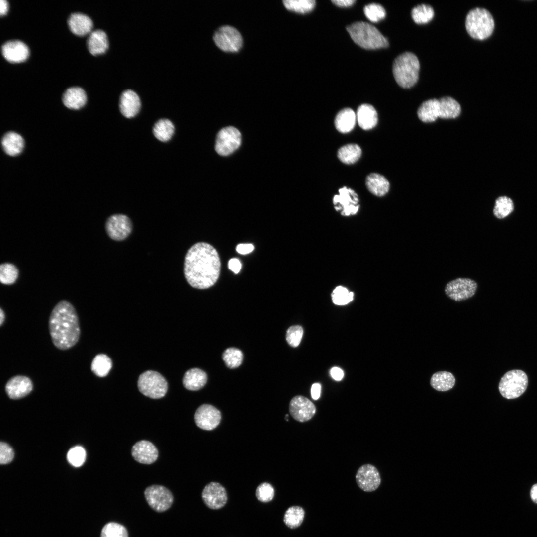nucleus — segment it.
I'll use <instances>...</instances> for the list:
<instances>
[{"mask_svg":"<svg viewBox=\"0 0 537 537\" xmlns=\"http://www.w3.org/2000/svg\"><path fill=\"white\" fill-rule=\"evenodd\" d=\"M213 39L216 46L225 52H238L243 45V39L240 32L229 25L219 27L215 32Z\"/></svg>","mask_w":537,"mask_h":537,"instance_id":"10","label":"nucleus"},{"mask_svg":"<svg viewBox=\"0 0 537 537\" xmlns=\"http://www.w3.org/2000/svg\"><path fill=\"white\" fill-rule=\"evenodd\" d=\"M289 412L296 421L304 422L310 420L316 412L315 405L307 398L297 395L289 403Z\"/></svg>","mask_w":537,"mask_h":537,"instance_id":"17","label":"nucleus"},{"mask_svg":"<svg viewBox=\"0 0 537 537\" xmlns=\"http://www.w3.org/2000/svg\"><path fill=\"white\" fill-rule=\"evenodd\" d=\"M419 70L420 63L418 58L410 52H405L398 56L392 66L396 82L400 87L406 89L412 87L417 83Z\"/></svg>","mask_w":537,"mask_h":537,"instance_id":"5","label":"nucleus"},{"mask_svg":"<svg viewBox=\"0 0 537 537\" xmlns=\"http://www.w3.org/2000/svg\"><path fill=\"white\" fill-rule=\"evenodd\" d=\"M283 3L287 9L301 14L311 11L316 4L314 0H285Z\"/></svg>","mask_w":537,"mask_h":537,"instance_id":"38","label":"nucleus"},{"mask_svg":"<svg viewBox=\"0 0 537 537\" xmlns=\"http://www.w3.org/2000/svg\"><path fill=\"white\" fill-rule=\"evenodd\" d=\"M5 389L10 398L18 399L25 397L32 391L33 383L26 376L16 375L7 381Z\"/></svg>","mask_w":537,"mask_h":537,"instance_id":"19","label":"nucleus"},{"mask_svg":"<svg viewBox=\"0 0 537 537\" xmlns=\"http://www.w3.org/2000/svg\"><path fill=\"white\" fill-rule=\"evenodd\" d=\"M356 480L358 486L365 492L376 490L381 483V477L377 469L373 465L366 464L357 470Z\"/></svg>","mask_w":537,"mask_h":537,"instance_id":"15","label":"nucleus"},{"mask_svg":"<svg viewBox=\"0 0 537 537\" xmlns=\"http://www.w3.org/2000/svg\"><path fill=\"white\" fill-rule=\"evenodd\" d=\"M332 377L336 381L341 380L344 376L343 371L339 367H333L330 370Z\"/></svg>","mask_w":537,"mask_h":537,"instance_id":"50","label":"nucleus"},{"mask_svg":"<svg viewBox=\"0 0 537 537\" xmlns=\"http://www.w3.org/2000/svg\"><path fill=\"white\" fill-rule=\"evenodd\" d=\"M14 457L12 448L7 444L1 442L0 444V463L6 464L10 463Z\"/></svg>","mask_w":537,"mask_h":537,"instance_id":"47","label":"nucleus"},{"mask_svg":"<svg viewBox=\"0 0 537 537\" xmlns=\"http://www.w3.org/2000/svg\"><path fill=\"white\" fill-rule=\"evenodd\" d=\"M1 53L7 61L18 63L26 60L29 55V50L23 42L14 40L8 41L3 44Z\"/></svg>","mask_w":537,"mask_h":537,"instance_id":"20","label":"nucleus"},{"mask_svg":"<svg viewBox=\"0 0 537 537\" xmlns=\"http://www.w3.org/2000/svg\"><path fill=\"white\" fill-rule=\"evenodd\" d=\"M321 385L318 383L313 384L311 386V394L314 400L319 399L321 393Z\"/></svg>","mask_w":537,"mask_h":537,"instance_id":"51","label":"nucleus"},{"mask_svg":"<svg viewBox=\"0 0 537 537\" xmlns=\"http://www.w3.org/2000/svg\"><path fill=\"white\" fill-rule=\"evenodd\" d=\"M477 289V282L469 278H457L448 282L445 288L446 295L450 299L459 302L472 297Z\"/></svg>","mask_w":537,"mask_h":537,"instance_id":"9","label":"nucleus"},{"mask_svg":"<svg viewBox=\"0 0 537 537\" xmlns=\"http://www.w3.org/2000/svg\"><path fill=\"white\" fill-rule=\"evenodd\" d=\"M202 498L206 505L212 509H219L226 504L227 495L225 488L218 482L207 484L202 493Z\"/></svg>","mask_w":537,"mask_h":537,"instance_id":"18","label":"nucleus"},{"mask_svg":"<svg viewBox=\"0 0 537 537\" xmlns=\"http://www.w3.org/2000/svg\"><path fill=\"white\" fill-rule=\"evenodd\" d=\"M87 99V95L84 90L78 87L68 89L62 97L64 105L71 109H80L85 105Z\"/></svg>","mask_w":537,"mask_h":537,"instance_id":"25","label":"nucleus"},{"mask_svg":"<svg viewBox=\"0 0 537 537\" xmlns=\"http://www.w3.org/2000/svg\"><path fill=\"white\" fill-rule=\"evenodd\" d=\"M220 267V260L216 250L209 244L199 242L191 247L186 254L184 275L192 287L205 289L216 282Z\"/></svg>","mask_w":537,"mask_h":537,"instance_id":"1","label":"nucleus"},{"mask_svg":"<svg viewBox=\"0 0 537 537\" xmlns=\"http://www.w3.org/2000/svg\"><path fill=\"white\" fill-rule=\"evenodd\" d=\"M335 5L340 7H349L352 5L355 0H333L331 1Z\"/></svg>","mask_w":537,"mask_h":537,"instance_id":"52","label":"nucleus"},{"mask_svg":"<svg viewBox=\"0 0 537 537\" xmlns=\"http://www.w3.org/2000/svg\"><path fill=\"white\" fill-rule=\"evenodd\" d=\"M361 150L356 144H349L341 147L337 156L340 160L346 164H351L357 162L360 157Z\"/></svg>","mask_w":537,"mask_h":537,"instance_id":"33","label":"nucleus"},{"mask_svg":"<svg viewBox=\"0 0 537 537\" xmlns=\"http://www.w3.org/2000/svg\"><path fill=\"white\" fill-rule=\"evenodd\" d=\"M119 106L121 114L127 118H131L135 117L139 112L141 102L135 91L132 90H126L121 94Z\"/></svg>","mask_w":537,"mask_h":537,"instance_id":"22","label":"nucleus"},{"mask_svg":"<svg viewBox=\"0 0 537 537\" xmlns=\"http://www.w3.org/2000/svg\"><path fill=\"white\" fill-rule=\"evenodd\" d=\"M332 299L336 305H342L348 304L353 300L354 293L343 286L336 287L332 293Z\"/></svg>","mask_w":537,"mask_h":537,"instance_id":"43","label":"nucleus"},{"mask_svg":"<svg viewBox=\"0 0 537 537\" xmlns=\"http://www.w3.org/2000/svg\"><path fill=\"white\" fill-rule=\"evenodd\" d=\"M411 14L413 21L416 23L426 24L434 17V11L430 5L422 4L413 8Z\"/></svg>","mask_w":537,"mask_h":537,"instance_id":"37","label":"nucleus"},{"mask_svg":"<svg viewBox=\"0 0 537 537\" xmlns=\"http://www.w3.org/2000/svg\"><path fill=\"white\" fill-rule=\"evenodd\" d=\"M89 52L96 56L104 53L107 51L109 42L106 33L100 29L92 31L89 36L87 42Z\"/></svg>","mask_w":537,"mask_h":537,"instance_id":"24","label":"nucleus"},{"mask_svg":"<svg viewBox=\"0 0 537 537\" xmlns=\"http://www.w3.org/2000/svg\"><path fill=\"white\" fill-rule=\"evenodd\" d=\"M465 27L467 33L472 38L484 40L492 34L494 21L492 15L487 10L475 8L467 13Z\"/></svg>","mask_w":537,"mask_h":537,"instance_id":"6","label":"nucleus"},{"mask_svg":"<svg viewBox=\"0 0 537 537\" xmlns=\"http://www.w3.org/2000/svg\"><path fill=\"white\" fill-rule=\"evenodd\" d=\"M241 143V134L239 130L232 126L226 127L217 135L215 150L220 155L228 156L236 150Z\"/></svg>","mask_w":537,"mask_h":537,"instance_id":"11","label":"nucleus"},{"mask_svg":"<svg viewBox=\"0 0 537 537\" xmlns=\"http://www.w3.org/2000/svg\"><path fill=\"white\" fill-rule=\"evenodd\" d=\"M137 385L141 393L153 399L164 397L168 389L167 382L164 377L159 373L152 370L141 374Z\"/></svg>","mask_w":537,"mask_h":537,"instance_id":"8","label":"nucleus"},{"mask_svg":"<svg viewBox=\"0 0 537 537\" xmlns=\"http://www.w3.org/2000/svg\"><path fill=\"white\" fill-rule=\"evenodd\" d=\"M356 117L355 113L351 108H346L341 110L335 118L336 129L343 133L350 132L355 125Z\"/></svg>","mask_w":537,"mask_h":537,"instance_id":"30","label":"nucleus"},{"mask_svg":"<svg viewBox=\"0 0 537 537\" xmlns=\"http://www.w3.org/2000/svg\"><path fill=\"white\" fill-rule=\"evenodd\" d=\"M100 537H128L126 529L115 522L106 524L102 528Z\"/></svg>","mask_w":537,"mask_h":537,"instance_id":"42","label":"nucleus"},{"mask_svg":"<svg viewBox=\"0 0 537 537\" xmlns=\"http://www.w3.org/2000/svg\"><path fill=\"white\" fill-rule=\"evenodd\" d=\"M221 419L220 411L210 404H203L196 410L194 420L196 425L205 430H212L217 427Z\"/></svg>","mask_w":537,"mask_h":537,"instance_id":"16","label":"nucleus"},{"mask_svg":"<svg viewBox=\"0 0 537 537\" xmlns=\"http://www.w3.org/2000/svg\"><path fill=\"white\" fill-rule=\"evenodd\" d=\"M8 3L6 0L0 1V14L1 16L6 14L8 11Z\"/></svg>","mask_w":537,"mask_h":537,"instance_id":"53","label":"nucleus"},{"mask_svg":"<svg viewBox=\"0 0 537 537\" xmlns=\"http://www.w3.org/2000/svg\"><path fill=\"white\" fill-rule=\"evenodd\" d=\"M5 320V313L2 308L0 309V325L1 326Z\"/></svg>","mask_w":537,"mask_h":537,"instance_id":"55","label":"nucleus"},{"mask_svg":"<svg viewBox=\"0 0 537 537\" xmlns=\"http://www.w3.org/2000/svg\"><path fill=\"white\" fill-rule=\"evenodd\" d=\"M356 117L359 126L365 130L374 127L378 121L376 110L368 104H362L358 107Z\"/></svg>","mask_w":537,"mask_h":537,"instance_id":"26","label":"nucleus"},{"mask_svg":"<svg viewBox=\"0 0 537 537\" xmlns=\"http://www.w3.org/2000/svg\"><path fill=\"white\" fill-rule=\"evenodd\" d=\"M112 367V361L107 355L103 354L97 355L91 364V370L95 375L99 377L106 376Z\"/></svg>","mask_w":537,"mask_h":537,"instance_id":"34","label":"nucleus"},{"mask_svg":"<svg viewBox=\"0 0 537 537\" xmlns=\"http://www.w3.org/2000/svg\"><path fill=\"white\" fill-rule=\"evenodd\" d=\"M455 383L453 375L448 371H438L433 374L430 379L431 386L438 391H447L452 389Z\"/></svg>","mask_w":537,"mask_h":537,"instance_id":"31","label":"nucleus"},{"mask_svg":"<svg viewBox=\"0 0 537 537\" xmlns=\"http://www.w3.org/2000/svg\"><path fill=\"white\" fill-rule=\"evenodd\" d=\"M254 248V246L251 244H240L237 246L236 251L241 254L245 255L251 252Z\"/></svg>","mask_w":537,"mask_h":537,"instance_id":"49","label":"nucleus"},{"mask_svg":"<svg viewBox=\"0 0 537 537\" xmlns=\"http://www.w3.org/2000/svg\"><path fill=\"white\" fill-rule=\"evenodd\" d=\"M175 128L172 122L167 119H161L155 123L153 128L154 136L159 141L166 142L172 137Z\"/></svg>","mask_w":537,"mask_h":537,"instance_id":"32","label":"nucleus"},{"mask_svg":"<svg viewBox=\"0 0 537 537\" xmlns=\"http://www.w3.org/2000/svg\"><path fill=\"white\" fill-rule=\"evenodd\" d=\"M105 229L107 234L112 239L122 241L131 234L132 224L130 219L126 215L114 214L107 219Z\"/></svg>","mask_w":537,"mask_h":537,"instance_id":"14","label":"nucleus"},{"mask_svg":"<svg viewBox=\"0 0 537 537\" xmlns=\"http://www.w3.org/2000/svg\"><path fill=\"white\" fill-rule=\"evenodd\" d=\"M339 194L335 195L333 199L335 209L343 216H348L356 214L359 210L358 195L354 190L347 187L339 190Z\"/></svg>","mask_w":537,"mask_h":537,"instance_id":"13","label":"nucleus"},{"mask_svg":"<svg viewBox=\"0 0 537 537\" xmlns=\"http://www.w3.org/2000/svg\"><path fill=\"white\" fill-rule=\"evenodd\" d=\"M207 380V374L204 371L194 368L185 372L183 384L187 389L196 391L201 389L205 385Z\"/></svg>","mask_w":537,"mask_h":537,"instance_id":"27","label":"nucleus"},{"mask_svg":"<svg viewBox=\"0 0 537 537\" xmlns=\"http://www.w3.org/2000/svg\"><path fill=\"white\" fill-rule=\"evenodd\" d=\"M243 355L242 351L236 348H229L223 353L222 359L226 365L230 368H235L242 363Z\"/></svg>","mask_w":537,"mask_h":537,"instance_id":"39","label":"nucleus"},{"mask_svg":"<svg viewBox=\"0 0 537 537\" xmlns=\"http://www.w3.org/2000/svg\"><path fill=\"white\" fill-rule=\"evenodd\" d=\"M303 334L302 327L299 325L290 326L287 331L286 339L288 344L293 347H297L302 339Z\"/></svg>","mask_w":537,"mask_h":537,"instance_id":"46","label":"nucleus"},{"mask_svg":"<svg viewBox=\"0 0 537 537\" xmlns=\"http://www.w3.org/2000/svg\"><path fill=\"white\" fill-rule=\"evenodd\" d=\"M18 276V269L10 263H3L0 266V280L1 283L10 285L14 283Z\"/></svg>","mask_w":537,"mask_h":537,"instance_id":"40","label":"nucleus"},{"mask_svg":"<svg viewBox=\"0 0 537 537\" xmlns=\"http://www.w3.org/2000/svg\"><path fill=\"white\" fill-rule=\"evenodd\" d=\"M68 25L71 31L77 36H83L92 31L93 22L87 15L81 13H74L68 19Z\"/></svg>","mask_w":537,"mask_h":537,"instance_id":"23","label":"nucleus"},{"mask_svg":"<svg viewBox=\"0 0 537 537\" xmlns=\"http://www.w3.org/2000/svg\"><path fill=\"white\" fill-rule=\"evenodd\" d=\"M305 511L300 506H293L289 507L284 515L283 521L290 529L299 527L304 520Z\"/></svg>","mask_w":537,"mask_h":537,"instance_id":"35","label":"nucleus"},{"mask_svg":"<svg viewBox=\"0 0 537 537\" xmlns=\"http://www.w3.org/2000/svg\"><path fill=\"white\" fill-rule=\"evenodd\" d=\"M132 455L137 462L146 464L154 462L158 456V451L155 445L146 440L137 442L132 447Z\"/></svg>","mask_w":537,"mask_h":537,"instance_id":"21","label":"nucleus"},{"mask_svg":"<svg viewBox=\"0 0 537 537\" xmlns=\"http://www.w3.org/2000/svg\"><path fill=\"white\" fill-rule=\"evenodd\" d=\"M514 210V203L508 197L503 196L497 198L495 201L493 210L494 216L499 219L508 217Z\"/></svg>","mask_w":537,"mask_h":537,"instance_id":"36","label":"nucleus"},{"mask_svg":"<svg viewBox=\"0 0 537 537\" xmlns=\"http://www.w3.org/2000/svg\"><path fill=\"white\" fill-rule=\"evenodd\" d=\"M274 496V489L272 486L267 482L261 483L256 488V496L262 502H268L272 500Z\"/></svg>","mask_w":537,"mask_h":537,"instance_id":"45","label":"nucleus"},{"mask_svg":"<svg viewBox=\"0 0 537 537\" xmlns=\"http://www.w3.org/2000/svg\"><path fill=\"white\" fill-rule=\"evenodd\" d=\"M240 261L236 258L231 259L228 262L229 268L235 273H238L241 268Z\"/></svg>","mask_w":537,"mask_h":537,"instance_id":"48","label":"nucleus"},{"mask_svg":"<svg viewBox=\"0 0 537 537\" xmlns=\"http://www.w3.org/2000/svg\"><path fill=\"white\" fill-rule=\"evenodd\" d=\"M461 112L459 103L454 98L445 96L439 99L433 98L423 102L417 110L419 119L423 122H432L438 118L452 119Z\"/></svg>","mask_w":537,"mask_h":537,"instance_id":"3","label":"nucleus"},{"mask_svg":"<svg viewBox=\"0 0 537 537\" xmlns=\"http://www.w3.org/2000/svg\"><path fill=\"white\" fill-rule=\"evenodd\" d=\"M86 453L84 448L81 446H76L71 448L67 453V460L73 466L78 467L84 463Z\"/></svg>","mask_w":537,"mask_h":537,"instance_id":"44","label":"nucleus"},{"mask_svg":"<svg viewBox=\"0 0 537 537\" xmlns=\"http://www.w3.org/2000/svg\"><path fill=\"white\" fill-rule=\"evenodd\" d=\"M1 145L4 151L7 155L14 156L22 152L24 147V140L18 133L9 132L3 136Z\"/></svg>","mask_w":537,"mask_h":537,"instance_id":"28","label":"nucleus"},{"mask_svg":"<svg viewBox=\"0 0 537 537\" xmlns=\"http://www.w3.org/2000/svg\"><path fill=\"white\" fill-rule=\"evenodd\" d=\"M48 327L54 345L61 350L74 346L80 336L79 317L74 306L66 300L59 302L52 309Z\"/></svg>","mask_w":537,"mask_h":537,"instance_id":"2","label":"nucleus"},{"mask_svg":"<svg viewBox=\"0 0 537 537\" xmlns=\"http://www.w3.org/2000/svg\"><path fill=\"white\" fill-rule=\"evenodd\" d=\"M366 185L369 191L377 196L385 195L389 189V183L382 175L377 173L369 174L366 179Z\"/></svg>","mask_w":537,"mask_h":537,"instance_id":"29","label":"nucleus"},{"mask_svg":"<svg viewBox=\"0 0 537 537\" xmlns=\"http://www.w3.org/2000/svg\"><path fill=\"white\" fill-rule=\"evenodd\" d=\"M528 383L527 375L523 371L512 370L502 376L498 388L503 397L508 399H515L525 391Z\"/></svg>","mask_w":537,"mask_h":537,"instance_id":"7","label":"nucleus"},{"mask_svg":"<svg viewBox=\"0 0 537 537\" xmlns=\"http://www.w3.org/2000/svg\"><path fill=\"white\" fill-rule=\"evenodd\" d=\"M346 29L357 45L366 49L386 48L389 43L386 38L373 25L359 21L348 26Z\"/></svg>","mask_w":537,"mask_h":537,"instance_id":"4","label":"nucleus"},{"mask_svg":"<svg viewBox=\"0 0 537 537\" xmlns=\"http://www.w3.org/2000/svg\"><path fill=\"white\" fill-rule=\"evenodd\" d=\"M530 497L532 500L537 504V483L533 485L530 490Z\"/></svg>","mask_w":537,"mask_h":537,"instance_id":"54","label":"nucleus"},{"mask_svg":"<svg viewBox=\"0 0 537 537\" xmlns=\"http://www.w3.org/2000/svg\"><path fill=\"white\" fill-rule=\"evenodd\" d=\"M363 11L366 17L373 22H377L383 19L386 14L384 7L380 4L375 3L365 6Z\"/></svg>","mask_w":537,"mask_h":537,"instance_id":"41","label":"nucleus"},{"mask_svg":"<svg viewBox=\"0 0 537 537\" xmlns=\"http://www.w3.org/2000/svg\"><path fill=\"white\" fill-rule=\"evenodd\" d=\"M144 495L149 505L158 512L168 510L173 501L171 492L161 485H153L148 487L144 491Z\"/></svg>","mask_w":537,"mask_h":537,"instance_id":"12","label":"nucleus"}]
</instances>
